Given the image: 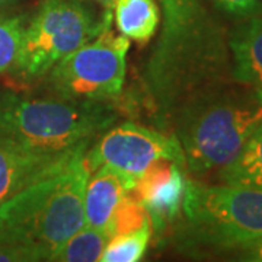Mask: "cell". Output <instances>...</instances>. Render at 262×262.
<instances>
[{
  "instance_id": "obj_1",
  "label": "cell",
  "mask_w": 262,
  "mask_h": 262,
  "mask_svg": "<svg viewBox=\"0 0 262 262\" xmlns=\"http://www.w3.org/2000/svg\"><path fill=\"white\" fill-rule=\"evenodd\" d=\"M207 2L159 0L162 31L144 63L141 83L150 113L162 128H170L191 96L233 80L229 32Z\"/></svg>"
},
{
  "instance_id": "obj_2",
  "label": "cell",
  "mask_w": 262,
  "mask_h": 262,
  "mask_svg": "<svg viewBox=\"0 0 262 262\" xmlns=\"http://www.w3.org/2000/svg\"><path fill=\"white\" fill-rule=\"evenodd\" d=\"M262 122V92L227 80L191 96L170 128L189 172L201 175L225 168L244 149Z\"/></svg>"
},
{
  "instance_id": "obj_3",
  "label": "cell",
  "mask_w": 262,
  "mask_h": 262,
  "mask_svg": "<svg viewBox=\"0 0 262 262\" xmlns=\"http://www.w3.org/2000/svg\"><path fill=\"white\" fill-rule=\"evenodd\" d=\"M89 144H82L56 173L0 204L3 241L32 245L51 261L53 253L83 227L84 189L91 175L84 153Z\"/></svg>"
},
{
  "instance_id": "obj_4",
  "label": "cell",
  "mask_w": 262,
  "mask_h": 262,
  "mask_svg": "<svg viewBox=\"0 0 262 262\" xmlns=\"http://www.w3.org/2000/svg\"><path fill=\"white\" fill-rule=\"evenodd\" d=\"M117 118L108 102L0 94V139L39 151L60 153L91 143Z\"/></svg>"
},
{
  "instance_id": "obj_5",
  "label": "cell",
  "mask_w": 262,
  "mask_h": 262,
  "mask_svg": "<svg viewBox=\"0 0 262 262\" xmlns=\"http://www.w3.org/2000/svg\"><path fill=\"white\" fill-rule=\"evenodd\" d=\"M177 237L187 251L232 252L262 237V189L187 179Z\"/></svg>"
},
{
  "instance_id": "obj_6",
  "label": "cell",
  "mask_w": 262,
  "mask_h": 262,
  "mask_svg": "<svg viewBox=\"0 0 262 262\" xmlns=\"http://www.w3.org/2000/svg\"><path fill=\"white\" fill-rule=\"evenodd\" d=\"M111 12L96 16L84 0H44L27 22L13 73L35 82L75 50L110 28Z\"/></svg>"
},
{
  "instance_id": "obj_7",
  "label": "cell",
  "mask_w": 262,
  "mask_h": 262,
  "mask_svg": "<svg viewBox=\"0 0 262 262\" xmlns=\"http://www.w3.org/2000/svg\"><path fill=\"white\" fill-rule=\"evenodd\" d=\"M128 48V38L106 28L44 76L47 92L69 101L111 102L122 92Z\"/></svg>"
},
{
  "instance_id": "obj_8",
  "label": "cell",
  "mask_w": 262,
  "mask_h": 262,
  "mask_svg": "<svg viewBox=\"0 0 262 262\" xmlns=\"http://www.w3.org/2000/svg\"><path fill=\"white\" fill-rule=\"evenodd\" d=\"M165 159L185 165L178 139L134 122L111 125L98 136L92 146H88L84 153L91 173L106 165L134 179L140 178L155 162Z\"/></svg>"
},
{
  "instance_id": "obj_9",
  "label": "cell",
  "mask_w": 262,
  "mask_h": 262,
  "mask_svg": "<svg viewBox=\"0 0 262 262\" xmlns=\"http://www.w3.org/2000/svg\"><path fill=\"white\" fill-rule=\"evenodd\" d=\"M185 169V165L175 160H159L136 181L131 192L144 206L156 232L163 230L179 215L187 182Z\"/></svg>"
},
{
  "instance_id": "obj_10",
  "label": "cell",
  "mask_w": 262,
  "mask_h": 262,
  "mask_svg": "<svg viewBox=\"0 0 262 262\" xmlns=\"http://www.w3.org/2000/svg\"><path fill=\"white\" fill-rule=\"evenodd\" d=\"M80 146L69 151L50 153L0 139V204L29 185L56 173Z\"/></svg>"
},
{
  "instance_id": "obj_11",
  "label": "cell",
  "mask_w": 262,
  "mask_h": 262,
  "mask_svg": "<svg viewBox=\"0 0 262 262\" xmlns=\"http://www.w3.org/2000/svg\"><path fill=\"white\" fill-rule=\"evenodd\" d=\"M136 181L106 165L95 169L84 189V225L106 232L115 208L134 189Z\"/></svg>"
},
{
  "instance_id": "obj_12",
  "label": "cell",
  "mask_w": 262,
  "mask_h": 262,
  "mask_svg": "<svg viewBox=\"0 0 262 262\" xmlns=\"http://www.w3.org/2000/svg\"><path fill=\"white\" fill-rule=\"evenodd\" d=\"M232 79L262 92V10L239 19L229 32Z\"/></svg>"
},
{
  "instance_id": "obj_13",
  "label": "cell",
  "mask_w": 262,
  "mask_h": 262,
  "mask_svg": "<svg viewBox=\"0 0 262 262\" xmlns=\"http://www.w3.org/2000/svg\"><path fill=\"white\" fill-rule=\"evenodd\" d=\"M113 12L121 35L140 44L151 39L159 27L156 0H115Z\"/></svg>"
},
{
  "instance_id": "obj_14",
  "label": "cell",
  "mask_w": 262,
  "mask_h": 262,
  "mask_svg": "<svg viewBox=\"0 0 262 262\" xmlns=\"http://www.w3.org/2000/svg\"><path fill=\"white\" fill-rule=\"evenodd\" d=\"M220 179L229 185L262 189V122L236 159L222 168Z\"/></svg>"
},
{
  "instance_id": "obj_15",
  "label": "cell",
  "mask_w": 262,
  "mask_h": 262,
  "mask_svg": "<svg viewBox=\"0 0 262 262\" xmlns=\"http://www.w3.org/2000/svg\"><path fill=\"white\" fill-rule=\"evenodd\" d=\"M110 241L105 230L84 225L73 236H70L56 252L51 261L56 262H94L99 261L103 248Z\"/></svg>"
},
{
  "instance_id": "obj_16",
  "label": "cell",
  "mask_w": 262,
  "mask_h": 262,
  "mask_svg": "<svg viewBox=\"0 0 262 262\" xmlns=\"http://www.w3.org/2000/svg\"><path fill=\"white\" fill-rule=\"evenodd\" d=\"M151 226L146 225L130 233L115 234L110 237L103 248L99 261L102 262H136L140 261L147 249Z\"/></svg>"
},
{
  "instance_id": "obj_17",
  "label": "cell",
  "mask_w": 262,
  "mask_h": 262,
  "mask_svg": "<svg viewBox=\"0 0 262 262\" xmlns=\"http://www.w3.org/2000/svg\"><path fill=\"white\" fill-rule=\"evenodd\" d=\"M25 27L27 16L0 13V75L12 70L16 63Z\"/></svg>"
},
{
  "instance_id": "obj_18",
  "label": "cell",
  "mask_w": 262,
  "mask_h": 262,
  "mask_svg": "<svg viewBox=\"0 0 262 262\" xmlns=\"http://www.w3.org/2000/svg\"><path fill=\"white\" fill-rule=\"evenodd\" d=\"M133 194V192H131ZM150 219L144 206L139 201L137 196L125 195L122 201L115 208L110 226L106 229L108 236L113 237L115 234L130 233L141 229L143 226L149 225Z\"/></svg>"
},
{
  "instance_id": "obj_19",
  "label": "cell",
  "mask_w": 262,
  "mask_h": 262,
  "mask_svg": "<svg viewBox=\"0 0 262 262\" xmlns=\"http://www.w3.org/2000/svg\"><path fill=\"white\" fill-rule=\"evenodd\" d=\"M215 9L234 19H245L262 10V0H208Z\"/></svg>"
},
{
  "instance_id": "obj_20",
  "label": "cell",
  "mask_w": 262,
  "mask_h": 262,
  "mask_svg": "<svg viewBox=\"0 0 262 262\" xmlns=\"http://www.w3.org/2000/svg\"><path fill=\"white\" fill-rule=\"evenodd\" d=\"M237 255L244 261L262 262V237L261 239H256L252 244L246 245L244 249H241L237 252Z\"/></svg>"
},
{
  "instance_id": "obj_21",
  "label": "cell",
  "mask_w": 262,
  "mask_h": 262,
  "mask_svg": "<svg viewBox=\"0 0 262 262\" xmlns=\"http://www.w3.org/2000/svg\"><path fill=\"white\" fill-rule=\"evenodd\" d=\"M91 2L98 3L99 6H102L103 9H105V12H111V13H113V8L115 0H91Z\"/></svg>"
},
{
  "instance_id": "obj_22",
  "label": "cell",
  "mask_w": 262,
  "mask_h": 262,
  "mask_svg": "<svg viewBox=\"0 0 262 262\" xmlns=\"http://www.w3.org/2000/svg\"><path fill=\"white\" fill-rule=\"evenodd\" d=\"M19 0H0V13L2 12H8L9 9H12Z\"/></svg>"
},
{
  "instance_id": "obj_23",
  "label": "cell",
  "mask_w": 262,
  "mask_h": 262,
  "mask_svg": "<svg viewBox=\"0 0 262 262\" xmlns=\"http://www.w3.org/2000/svg\"><path fill=\"white\" fill-rule=\"evenodd\" d=\"M5 239V229H3V225H2V222H0V242Z\"/></svg>"
}]
</instances>
